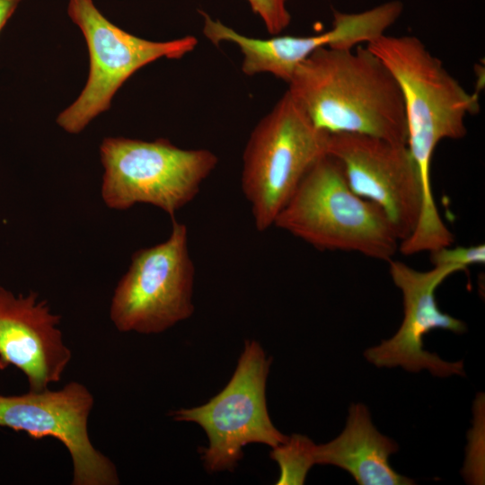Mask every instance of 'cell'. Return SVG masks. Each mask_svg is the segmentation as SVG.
<instances>
[{
	"instance_id": "1",
	"label": "cell",
	"mask_w": 485,
	"mask_h": 485,
	"mask_svg": "<svg viewBox=\"0 0 485 485\" xmlns=\"http://www.w3.org/2000/svg\"><path fill=\"white\" fill-rule=\"evenodd\" d=\"M366 47L399 85L407 124V146L420 176L422 207L410 242L419 250L446 245L452 242L453 234L441 218L433 196L432 158L440 141L466 136V117L480 110L478 95L468 93L417 37L384 34Z\"/></svg>"
},
{
	"instance_id": "2",
	"label": "cell",
	"mask_w": 485,
	"mask_h": 485,
	"mask_svg": "<svg viewBox=\"0 0 485 485\" xmlns=\"http://www.w3.org/2000/svg\"><path fill=\"white\" fill-rule=\"evenodd\" d=\"M287 84L288 93L318 129L407 145L399 85L366 46L318 48L295 68Z\"/></svg>"
},
{
	"instance_id": "3",
	"label": "cell",
	"mask_w": 485,
	"mask_h": 485,
	"mask_svg": "<svg viewBox=\"0 0 485 485\" xmlns=\"http://www.w3.org/2000/svg\"><path fill=\"white\" fill-rule=\"evenodd\" d=\"M274 225L318 250L379 260H391L400 245L384 212L352 191L340 162L328 154L308 170Z\"/></svg>"
},
{
	"instance_id": "4",
	"label": "cell",
	"mask_w": 485,
	"mask_h": 485,
	"mask_svg": "<svg viewBox=\"0 0 485 485\" xmlns=\"http://www.w3.org/2000/svg\"><path fill=\"white\" fill-rule=\"evenodd\" d=\"M329 136L287 91L253 128L242 154L241 187L258 231L274 225L308 170L327 154Z\"/></svg>"
},
{
	"instance_id": "5",
	"label": "cell",
	"mask_w": 485,
	"mask_h": 485,
	"mask_svg": "<svg viewBox=\"0 0 485 485\" xmlns=\"http://www.w3.org/2000/svg\"><path fill=\"white\" fill-rule=\"evenodd\" d=\"M100 154L101 197L108 207L123 210L146 203L172 218L195 198L218 162L207 149L180 148L165 138L107 137Z\"/></svg>"
},
{
	"instance_id": "6",
	"label": "cell",
	"mask_w": 485,
	"mask_h": 485,
	"mask_svg": "<svg viewBox=\"0 0 485 485\" xmlns=\"http://www.w3.org/2000/svg\"><path fill=\"white\" fill-rule=\"evenodd\" d=\"M67 14L85 39L90 63L81 93L57 118L70 134L80 133L108 110L117 91L137 70L162 57L181 58L198 44L190 35L167 41L137 37L110 22L93 0H68Z\"/></svg>"
},
{
	"instance_id": "7",
	"label": "cell",
	"mask_w": 485,
	"mask_h": 485,
	"mask_svg": "<svg viewBox=\"0 0 485 485\" xmlns=\"http://www.w3.org/2000/svg\"><path fill=\"white\" fill-rule=\"evenodd\" d=\"M195 269L188 228L172 218L166 241L134 252L119 281L110 317L119 331L163 332L190 317Z\"/></svg>"
},
{
	"instance_id": "8",
	"label": "cell",
	"mask_w": 485,
	"mask_h": 485,
	"mask_svg": "<svg viewBox=\"0 0 485 485\" xmlns=\"http://www.w3.org/2000/svg\"><path fill=\"white\" fill-rule=\"evenodd\" d=\"M271 360L255 340H246L234 373L224 389L203 405L171 412L174 420L199 425L208 438L202 451L209 472L233 471L251 443L276 447L287 441L273 425L266 403Z\"/></svg>"
},
{
	"instance_id": "9",
	"label": "cell",
	"mask_w": 485,
	"mask_h": 485,
	"mask_svg": "<svg viewBox=\"0 0 485 485\" xmlns=\"http://www.w3.org/2000/svg\"><path fill=\"white\" fill-rule=\"evenodd\" d=\"M93 406V394L75 381L57 391L0 395V428L23 431L34 439L59 440L71 455L73 485H118L116 466L90 440L87 425Z\"/></svg>"
},
{
	"instance_id": "10",
	"label": "cell",
	"mask_w": 485,
	"mask_h": 485,
	"mask_svg": "<svg viewBox=\"0 0 485 485\" xmlns=\"http://www.w3.org/2000/svg\"><path fill=\"white\" fill-rule=\"evenodd\" d=\"M327 154L340 162L352 191L384 212L400 242L413 233L422 186L407 145L360 134H331Z\"/></svg>"
},
{
	"instance_id": "11",
	"label": "cell",
	"mask_w": 485,
	"mask_h": 485,
	"mask_svg": "<svg viewBox=\"0 0 485 485\" xmlns=\"http://www.w3.org/2000/svg\"><path fill=\"white\" fill-rule=\"evenodd\" d=\"M388 262L392 279L402 295L403 320L392 338L365 351L366 360L377 367L401 366L412 373L427 369L438 377L464 376L462 360L448 362L423 348L424 336L433 330L457 334L467 330L463 321L439 309L435 295L436 288L461 269L444 264L419 271L399 260L392 259Z\"/></svg>"
},
{
	"instance_id": "12",
	"label": "cell",
	"mask_w": 485,
	"mask_h": 485,
	"mask_svg": "<svg viewBox=\"0 0 485 485\" xmlns=\"http://www.w3.org/2000/svg\"><path fill=\"white\" fill-rule=\"evenodd\" d=\"M400 1H391L360 13L334 11L331 30L312 36H275L269 39L251 38L239 33L206 13L203 34L212 43L224 41L236 44L242 54V71L247 75L271 74L290 80L295 68L318 48H354L385 34L402 13Z\"/></svg>"
},
{
	"instance_id": "13",
	"label": "cell",
	"mask_w": 485,
	"mask_h": 485,
	"mask_svg": "<svg viewBox=\"0 0 485 485\" xmlns=\"http://www.w3.org/2000/svg\"><path fill=\"white\" fill-rule=\"evenodd\" d=\"M59 322L37 293L16 296L0 287V369L21 370L32 392L57 383L72 357Z\"/></svg>"
},
{
	"instance_id": "14",
	"label": "cell",
	"mask_w": 485,
	"mask_h": 485,
	"mask_svg": "<svg viewBox=\"0 0 485 485\" xmlns=\"http://www.w3.org/2000/svg\"><path fill=\"white\" fill-rule=\"evenodd\" d=\"M397 443L374 426L363 403H352L343 431L333 440L315 445L306 438L305 459L310 467L331 464L347 471L359 485H410L414 481L398 473L389 463Z\"/></svg>"
},
{
	"instance_id": "15",
	"label": "cell",
	"mask_w": 485,
	"mask_h": 485,
	"mask_svg": "<svg viewBox=\"0 0 485 485\" xmlns=\"http://www.w3.org/2000/svg\"><path fill=\"white\" fill-rule=\"evenodd\" d=\"M430 260L433 265H453L465 271L474 264H484L485 246L477 244L472 246L442 247L430 251Z\"/></svg>"
},
{
	"instance_id": "16",
	"label": "cell",
	"mask_w": 485,
	"mask_h": 485,
	"mask_svg": "<svg viewBox=\"0 0 485 485\" xmlns=\"http://www.w3.org/2000/svg\"><path fill=\"white\" fill-rule=\"evenodd\" d=\"M253 13L258 14L270 34L278 35L290 23L287 0H247Z\"/></svg>"
},
{
	"instance_id": "17",
	"label": "cell",
	"mask_w": 485,
	"mask_h": 485,
	"mask_svg": "<svg viewBox=\"0 0 485 485\" xmlns=\"http://www.w3.org/2000/svg\"><path fill=\"white\" fill-rule=\"evenodd\" d=\"M23 0H0V32Z\"/></svg>"
}]
</instances>
